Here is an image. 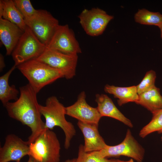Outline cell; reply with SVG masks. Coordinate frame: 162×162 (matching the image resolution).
I'll return each instance as SVG.
<instances>
[{"label": "cell", "mask_w": 162, "mask_h": 162, "mask_svg": "<svg viewBox=\"0 0 162 162\" xmlns=\"http://www.w3.org/2000/svg\"><path fill=\"white\" fill-rule=\"evenodd\" d=\"M20 91L18 99L9 102L4 107L10 117L30 128L31 134L27 141L29 145L45 129V122L41 118L37 93L29 84L20 87Z\"/></svg>", "instance_id": "obj_1"}, {"label": "cell", "mask_w": 162, "mask_h": 162, "mask_svg": "<svg viewBox=\"0 0 162 162\" xmlns=\"http://www.w3.org/2000/svg\"><path fill=\"white\" fill-rule=\"evenodd\" d=\"M40 112L45 119V128L52 130L54 127H60L65 136L64 147L68 149L76 131L73 124L67 120L65 117V107L55 96L47 98L45 105H39Z\"/></svg>", "instance_id": "obj_2"}, {"label": "cell", "mask_w": 162, "mask_h": 162, "mask_svg": "<svg viewBox=\"0 0 162 162\" xmlns=\"http://www.w3.org/2000/svg\"><path fill=\"white\" fill-rule=\"evenodd\" d=\"M16 68L28 80V84L37 93L45 86L58 79L64 77L62 70L35 59L20 64Z\"/></svg>", "instance_id": "obj_3"}, {"label": "cell", "mask_w": 162, "mask_h": 162, "mask_svg": "<svg viewBox=\"0 0 162 162\" xmlns=\"http://www.w3.org/2000/svg\"><path fill=\"white\" fill-rule=\"evenodd\" d=\"M29 154L37 162H59L60 144L56 133L45 129L29 145Z\"/></svg>", "instance_id": "obj_4"}, {"label": "cell", "mask_w": 162, "mask_h": 162, "mask_svg": "<svg viewBox=\"0 0 162 162\" xmlns=\"http://www.w3.org/2000/svg\"><path fill=\"white\" fill-rule=\"evenodd\" d=\"M46 48V46L27 26L12 53L14 64L17 66L30 60L37 58Z\"/></svg>", "instance_id": "obj_5"}, {"label": "cell", "mask_w": 162, "mask_h": 162, "mask_svg": "<svg viewBox=\"0 0 162 162\" xmlns=\"http://www.w3.org/2000/svg\"><path fill=\"white\" fill-rule=\"evenodd\" d=\"M24 20L26 26L46 46L59 25L58 20L45 10H37L33 16Z\"/></svg>", "instance_id": "obj_6"}, {"label": "cell", "mask_w": 162, "mask_h": 162, "mask_svg": "<svg viewBox=\"0 0 162 162\" xmlns=\"http://www.w3.org/2000/svg\"><path fill=\"white\" fill-rule=\"evenodd\" d=\"M37 60L63 71L67 79L75 75L78 59V55L66 54L47 48L37 58Z\"/></svg>", "instance_id": "obj_7"}, {"label": "cell", "mask_w": 162, "mask_h": 162, "mask_svg": "<svg viewBox=\"0 0 162 162\" xmlns=\"http://www.w3.org/2000/svg\"><path fill=\"white\" fill-rule=\"evenodd\" d=\"M80 23L86 33L92 36L101 34L110 21L112 15L98 8L84 9L79 15Z\"/></svg>", "instance_id": "obj_8"}, {"label": "cell", "mask_w": 162, "mask_h": 162, "mask_svg": "<svg viewBox=\"0 0 162 162\" xmlns=\"http://www.w3.org/2000/svg\"><path fill=\"white\" fill-rule=\"evenodd\" d=\"M101 156L107 157L124 156L131 158L137 162H142L144 150L132 135L129 129L127 130L124 140L120 144L114 146L107 145L99 151Z\"/></svg>", "instance_id": "obj_9"}, {"label": "cell", "mask_w": 162, "mask_h": 162, "mask_svg": "<svg viewBox=\"0 0 162 162\" xmlns=\"http://www.w3.org/2000/svg\"><path fill=\"white\" fill-rule=\"evenodd\" d=\"M46 47L70 55H77L82 52L74 32L67 24L58 26Z\"/></svg>", "instance_id": "obj_10"}, {"label": "cell", "mask_w": 162, "mask_h": 162, "mask_svg": "<svg viewBox=\"0 0 162 162\" xmlns=\"http://www.w3.org/2000/svg\"><path fill=\"white\" fill-rule=\"evenodd\" d=\"M85 92H82L74 104L65 107L66 114L78 121L98 125L102 117L97 107H92L87 104Z\"/></svg>", "instance_id": "obj_11"}, {"label": "cell", "mask_w": 162, "mask_h": 162, "mask_svg": "<svg viewBox=\"0 0 162 162\" xmlns=\"http://www.w3.org/2000/svg\"><path fill=\"white\" fill-rule=\"evenodd\" d=\"M29 151L27 141L14 134H9L5 137L4 145L0 148V162H20L23 157L29 156Z\"/></svg>", "instance_id": "obj_12"}, {"label": "cell", "mask_w": 162, "mask_h": 162, "mask_svg": "<svg viewBox=\"0 0 162 162\" xmlns=\"http://www.w3.org/2000/svg\"><path fill=\"white\" fill-rule=\"evenodd\" d=\"M23 32L16 25L0 17V40L7 55L12 54Z\"/></svg>", "instance_id": "obj_13"}, {"label": "cell", "mask_w": 162, "mask_h": 162, "mask_svg": "<svg viewBox=\"0 0 162 162\" xmlns=\"http://www.w3.org/2000/svg\"><path fill=\"white\" fill-rule=\"evenodd\" d=\"M77 125L84 137V148L86 152L101 150L107 145L100 135L98 125L78 121Z\"/></svg>", "instance_id": "obj_14"}, {"label": "cell", "mask_w": 162, "mask_h": 162, "mask_svg": "<svg viewBox=\"0 0 162 162\" xmlns=\"http://www.w3.org/2000/svg\"><path fill=\"white\" fill-rule=\"evenodd\" d=\"M95 101L97 108L101 116H107L115 119L130 128L133 127L131 121L119 110L112 99L107 95L97 94Z\"/></svg>", "instance_id": "obj_15"}, {"label": "cell", "mask_w": 162, "mask_h": 162, "mask_svg": "<svg viewBox=\"0 0 162 162\" xmlns=\"http://www.w3.org/2000/svg\"><path fill=\"white\" fill-rule=\"evenodd\" d=\"M104 91L118 98V104L120 106L129 102L136 103L139 98L136 86H135L121 87L106 84L104 86Z\"/></svg>", "instance_id": "obj_16"}, {"label": "cell", "mask_w": 162, "mask_h": 162, "mask_svg": "<svg viewBox=\"0 0 162 162\" xmlns=\"http://www.w3.org/2000/svg\"><path fill=\"white\" fill-rule=\"evenodd\" d=\"M136 103L146 108L152 115L162 109V96L159 88L154 86L139 94Z\"/></svg>", "instance_id": "obj_17"}, {"label": "cell", "mask_w": 162, "mask_h": 162, "mask_svg": "<svg viewBox=\"0 0 162 162\" xmlns=\"http://www.w3.org/2000/svg\"><path fill=\"white\" fill-rule=\"evenodd\" d=\"M18 26L23 32L27 27L24 19L17 9L13 0L0 1V17Z\"/></svg>", "instance_id": "obj_18"}, {"label": "cell", "mask_w": 162, "mask_h": 162, "mask_svg": "<svg viewBox=\"0 0 162 162\" xmlns=\"http://www.w3.org/2000/svg\"><path fill=\"white\" fill-rule=\"evenodd\" d=\"M15 64L5 74L0 77V100L4 106L11 100H16L19 93L14 85L9 84V77L16 68Z\"/></svg>", "instance_id": "obj_19"}, {"label": "cell", "mask_w": 162, "mask_h": 162, "mask_svg": "<svg viewBox=\"0 0 162 162\" xmlns=\"http://www.w3.org/2000/svg\"><path fill=\"white\" fill-rule=\"evenodd\" d=\"M134 17L136 22L142 24L158 27L162 25V14L159 12H151L145 8L139 9Z\"/></svg>", "instance_id": "obj_20"}, {"label": "cell", "mask_w": 162, "mask_h": 162, "mask_svg": "<svg viewBox=\"0 0 162 162\" xmlns=\"http://www.w3.org/2000/svg\"><path fill=\"white\" fill-rule=\"evenodd\" d=\"M155 132L162 133V109L153 115L151 121L141 129L139 134L140 137L144 138Z\"/></svg>", "instance_id": "obj_21"}, {"label": "cell", "mask_w": 162, "mask_h": 162, "mask_svg": "<svg viewBox=\"0 0 162 162\" xmlns=\"http://www.w3.org/2000/svg\"><path fill=\"white\" fill-rule=\"evenodd\" d=\"M116 160H109L102 157L99 151L86 152L84 149V145L79 146L78 155L76 162H115Z\"/></svg>", "instance_id": "obj_22"}, {"label": "cell", "mask_w": 162, "mask_h": 162, "mask_svg": "<svg viewBox=\"0 0 162 162\" xmlns=\"http://www.w3.org/2000/svg\"><path fill=\"white\" fill-rule=\"evenodd\" d=\"M156 77V72L151 70L147 71L141 82L136 86L139 95L145 92L155 86Z\"/></svg>", "instance_id": "obj_23"}, {"label": "cell", "mask_w": 162, "mask_h": 162, "mask_svg": "<svg viewBox=\"0 0 162 162\" xmlns=\"http://www.w3.org/2000/svg\"><path fill=\"white\" fill-rule=\"evenodd\" d=\"M13 2L24 20L29 18L37 12L29 0H14Z\"/></svg>", "instance_id": "obj_24"}, {"label": "cell", "mask_w": 162, "mask_h": 162, "mask_svg": "<svg viewBox=\"0 0 162 162\" xmlns=\"http://www.w3.org/2000/svg\"><path fill=\"white\" fill-rule=\"evenodd\" d=\"M5 66L4 58L2 54H0V70L2 71Z\"/></svg>", "instance_id": "obj_25"}, {"label": "cell", "mask_w": 162, "mask_h": 162, "mask_svg": "<svg viewBox=\"0 0 162 162\" xmlns=\"http://www.w3.org/2000/svg\"><path fill=\"white\" fill-rule=\"evenodd\" d=\"M28 160L27 162H37L35 160L32 156H29Z\"/></svg>", "instance_id": "obj_26"}, {"label": "cell", "mask_w": 162, "mask_h": 162, "mask_svg": "<svg viewBox=\"0 0 162 162\" xmlns=\"http://www.w3.org/2000/svg\"><path fill=\"white\" fill-rule=\"evenodd\" d=\"M115 162H134V161L133 159H131L130 160L127 161H122L118 160H116Z\"/></svg>", "instance_id": "obj_27"}, {"label": "cell", "mask_w": 162, "mask_h": 162, "mask_svg": "<svg viewBox=\"0 0 162 162\" xmlns=\"http://www.w3.org/2000/svg\"><path fill=\"white\" fill-rule=\"evenodd\" d=\"M76 158H73L71 159H68L63 162H76Z\"/></svg>", "instance_id": "obj_28"}, {"label": "cell", "mask_w": 162, "mask_h": 162, "mask_svg": "<svg viewBox=\"0 0 162 162\" xmlns=\"http://www.w3.org/2000/svg\"><path fill=\"white\" fill-rule=\"evenodd\" d=\"M160 31V36L161 38L162 39V25L158 27Z\"/></svg>", "instance_id": "obj_29"}, {"label": "cell", "mask_w": 162, "mask_h": 162, "mask_svg": "<svg viewBox=\"0 0 162 162\" xmlns=\"http://www.w3.org/2000/svg\"><path fill=\"white\" fill-rule=\"evenodd\" d=\"M161 140H162V137H161Z\"/></svg>", "instance_id": "obj_30"}]
</instances>
